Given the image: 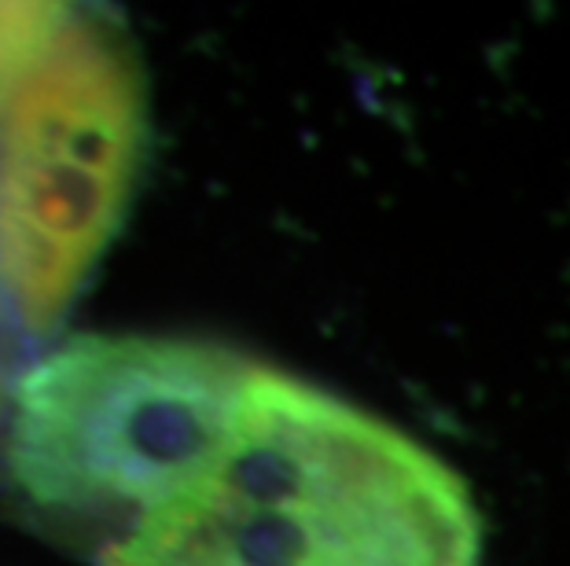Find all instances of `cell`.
Returning a JSON list of instances; mask_svg holds the SVG:
<instances>
[{
	"label": "cell",
	"mask_w": 570,
	"mask_h": 566,
	"mask_svg": "<svg viewBox=\"0 0 570 566\" xmlns=\"http://www.w3.org/2000/svg\"><path fill=\"white\" fill-rule=\"evenodd\" d=\"M148 148L140 48L111 11L70 4L0 107V309L19 346L63 328L122 228Z\"/></svg>",
	"instance_id": "3"
},
{
	"label": "cell",
	"mask_w": 570,
	"mask_h": 566,
	"mask_svg": "<svg viewBox=\"0 0 570 566\" xmlns=\"http://www.w3.org/2000/svg\"><path fill=\"white\" fill-rule=\"evenodd\" d=\"M254 360L169 335H78L22 371L4 408V478L38 534L89 563L222 441Z\"/></svg>",
	"instance_id": "2"
},
{
	"label": "cell",
	"mask_w": 570,
	"mask_h": 566,
	"mask_svg": "<svg viewBox=\"0 0 570 566\" xmlns=\"http://www.w3.org/2000/svg\"><path fill=\"white\" fill-rule=\"evenodd\" d=\"M92 566H482V515L423 441L254 360L210 456Z\"/></svg>",
	"instance_id": "1"
},
{
	"label": "cell",
	"mask_w": 570,
	"mask_h": 566,
	"mask_svg": "<svg viewBox=\"0 0 570 566\" xmlns=\"http://www.w3.org/2000/svg\"><path fill=\"white\" fill-rule=\"evenodd\" d=\"M4 408H8V390H4V368H0V438H4Z\"/></svg>",
	"instance_id": "5"
},
{
	"label": "cell",
	"mask_w": 570,
	"mask_h": 566,
	"mask_svg": "<svg viewBox=\"0 0 570 566\" xmlns=\"http://www.w3.org/2000/svg\"><path fill=\"white\" fill-rule=\"evenodd\" d=\"M67 16L70 4H48V0L45 4H33V0L0 4V107L41 63Z\"/></svg>",
	"instance_id": "4"
}]
</instances>
